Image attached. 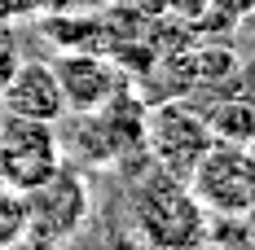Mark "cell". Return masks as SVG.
Instances as JSON below:
<instances>
[{"label":"cell","instance_id":"obj_9","mask_svg":"<svg viewBox=\"0 0 255 250\" xmlns=\"http://www.w3.org/2000/svg\"><path fill=\"white\" fill-rule=\"evenodd\" d=\"M26 237V193L0 184V250Z\"/></svg>","mask_w":255,"mask_h":250},{"label":"cell","instance_id":"obj_5","mask_svg":"<svg viewBox=\"0 0 255 250\" xmlns=\"http://www.w3.org/2000/svg\"><path fill=\"white\" fill-rule=\"evenodd\" d=\"M189 193L198 198L207 215H225V220H238L242 206L255 189V154L251 145H220L211 141V150L198 158L194 175L185 180Z\"/></svg>","mask_w":255,"mask_h":250},{"label":"cell","instance_id":"obj_6","mask_svg":"<svg viewBox=\"0 0 255 250\" xmlns=\"http://www.w3.org/2000/svg\"><path fill=\"white\" fill-rule=\"evenodd\" d=\"M53 75L62 83L66 97V114H97L102 105L119 97L128 88V75L119 62H110L93 49H62V57L53 62Z\"/></svg>","mask_w":255,"mask_h":250},{"label":"cell","instance_id":"obj_8","mask_svg":"<svg viewBox=\"0 0 255 250\" xmlns=\"http://www.w3.org/2000/svg\"><path fill=\"white\" fill-rule=\"evenodd\" d=\"M203 123L211 132V141H220V145H251L255 141V101L247 92L220 97L211 110H203Z\"/></svg>","mask_w":255,"mask_h":250},{"label":"cell","instance_id":"obj_14","mask_svg":"<svg viewBox=\"0 0 255 250\" xmlns=\"http://www.w3.org/2000/svg\"><path fill=\"white\" fill-rule=\"evenodd\" d=\"M4 250H49V246H40V242H31V237H22V242H13V246H4Z\"/></svg>","mask_w":255,"mask_h":250},{"label":"cell","instance_id":"obj_2","mask_svg":"<svg viewBox=\"0 0 255 250\" xmlns=\"http://www.w3.org/2000/svg\"><path fill=\"white\" fill-rule=\"evenodd\" d=\"M207 150H211V132L203 123V110L185 105L180 97H163L158 105H145V154L158 171L189 180Z\"/></svg>","mask_w":255,"mask_h":250},{"label":"cell","instance_id":"obj_12","mask_svg":"<svg viewBox=\"0 0 255 250\" xmlns=\"http://www.w3.org/2000/svg\"><path fill=\"white\" fill-rule=\"evenodd\" d=\"M238 79H242V92L255 101V62H251V66H242V71H238Z\"/></svg>","mask_w":255,"mask_h":250},{"label":"cell","instance_id":"obj_10","mask_svg":"<svg viewBox=\"0 0 255 250\" xmlns=\"http://www.w3.org/2000/svg\"><path fill=\"white\" fill-rule=\"evenodd\" d=\"M207 9H211L216 18H229V22L238 26L242 18H251V13H255V0H207Z\"/></svg>","mask_w":255,"mask_h":250},{"label":"cell","instance_id":"obj_7","mask_svg":"<svg viewBox=\"0 0 255 250\" xmlns=\"http://www.w3.org/2000/svg\"><path fill=\"white\" fill-rule=\"evenodd\" d=\"M0 114L57 123L66 114V97H62V83L53 75V62H18L4 92H0Z\"/></svg>","mask_w":255,"mask_h":250},{"label":"cell","instance_id":"obj_1","mask_svg":"<svg viewBox=\"0 0 255 250\" xmlns=\"http://www.w3.org/2000/svg\"><path fill=\"white\" fill-rule=\"evenodd\" d=\"M207 215L189 184L154 167L132 198V228L150 250H198L207 242Z\"/></svg>","mask_w":255,"mask_h":250},{"label":"cell","instance_id":"obj_15","mask_svg":"<svg viewBox=\"0 0 255 250\" xmlns=\"http://www.w3.org/2000/svg\"><path fill=\"white\" fill-rule=\"evenodd\" d=\"M251 154H255V141H251Z\"/></svg>","mask_w":255,"mask_h":250},{"label":"cell","instance_id":"obj_13","mask_svg":"<svg viewBox=\"0 0 255 250\" xmlns=\"http://www.w3.org/2000/svg\"><path fill=\"white\" fill-rule=\"evenodd\" d=\"M238 220H247V228H251V237H255V189H251V198H247V206H242Z\"/></svg>","mask_w":255,"mask_h":250},{"label":"cell","instance_id":"obj_11","mask_svg":"<svg viewBox=\"0 0 255 250\" xmlns=\"http://www.w3.org/2000/svg\"><path fill=\"white\" fill-rule=\"evenodd\" d=\"M13 66H18L13 49H0V92H4V83H9V75H13Z\"/></svg>","mask_w":255,"mask_h":250},{"label":"cell","instance_id":"obj_4","mask_svg":"<svg viewBox=\"0 0 255 250\" xmlns=\"http://www.w3.org/2000/svg\"><path fill=\"white\" fill-rule=\"evenodd\" d=\"M62 163H66V154H62V136L53 132V123L0 114V184L4 189L31 193Z\"/></svg>","mask_w":255,"mask_h":250},{"label":"cell","instance_id":"obj_3","mask_svg":"<svg viewBox=\"0 0 255 250\" xmlns=\"http://www.w3.org/2000/svg\"><path fill=\"white\" fill-rule=\"evenodd\" d=\"M88 206H93V198H88L84 175L62 163L44 184H35L26 193V237L49 250H62L84 228Z\"/></svg>","mask_w":255,"mask_h":250}]
</instances>
